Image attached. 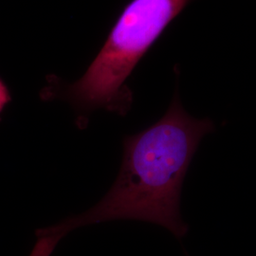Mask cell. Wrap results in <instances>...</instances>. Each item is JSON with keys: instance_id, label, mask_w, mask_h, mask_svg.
Instances as JSON below:
<instances>
[{"instance_id": "1", "label": "cell", "mask_w": 256, "mask_h": 256, "mask_svg": "<svg viewBox=\"0 0 256 256\" xmlns=\"http://www.w3.org/2000/svg\"><path fill=\"white\" fill-rule=\"evenodd\" d=\"M214 128L212 120L189 115L176 94L162 119L124 138L122 164L108 194L86 212L37 230L30 256H50L70 230L108 220L151 222L184 238L189 227L180 214L183 180L200 140Z\"/></svg>"}, {"instance_id": "2", "label": "cell", "mask_w": 256, "mask_h": 256, "mask_svg": "<svg viewBox=\"0 0 256 256\" xmlns=\"http://www.w3.org/2000/svg\"><path fill=\"white\" fill-rule=\"evenodd\" d=\"M190 1L132 0L86 72L68 88L66 98L80 110L102 108L124 113L131 104L126 79Z\"/></svg>"}, {"instance_id": "3", "label": "cell", "mask_w": 256, "mask_h": 256, "mask_svg": "<svg viewBox=\"0 0 256 256\" xmlns=\"http://www.w3.org/2000/svg\"><path fill=\"white\" fill-rule=\"evenodd\" d=\"M9 92L7 90L4 84L0 81V112L5 106V104L9 102Z\"/></svg>"}]
</instances>
